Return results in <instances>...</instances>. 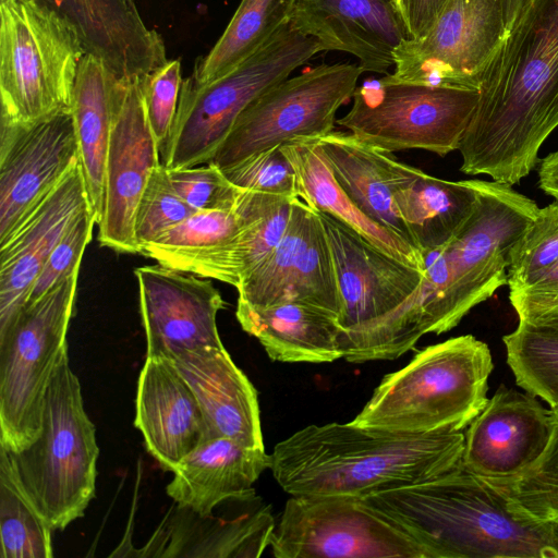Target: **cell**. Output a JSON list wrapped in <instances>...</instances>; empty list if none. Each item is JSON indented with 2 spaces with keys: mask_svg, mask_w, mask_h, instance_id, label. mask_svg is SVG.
Returning <instances> with one entry per match:
<instances>
[{
  "mask_svg": "<svg viewBox=\"0 0 558 558\" xmlns=\"http://www.w3.org/2000/svg\"><path fill=\"white\" fill-rule=\"evenodd\" d=\"M460 170L514 185L558 126V0H532L476 80Z\"/></svg>",
  "mask_w": 558,
  "mask_h": 558,
  "instance_id": "1",
  "label": "cell"
},
{
  "mask_svg": "<svg viewBox=\"0 0 558 558\" xmlns=\"http://www.w3.org/2000/svg\"><path fill=\"white\" fill-rule=\"evenodd\" d=\"M362 499L421 544L428 558H558V524L525 514L500 483L461 460L427 481Z\"/></svg>",
  "mask_w": 558,
  "mask_h": 558,
  "instance_id": "2",
  "label": "cell"
},
{
  "mask_svg": "<svg viewBox=\"0 0 558 558\" xmlns=\"http://www.w3.org/2000/svg\"><path fill=\"white\" fill-rule=\"evenodd\" d=\"M462 430L424 434L349 423L308 425L278 442L270 470L291 496L364 498L433 478L460 462Z\"/></svg>",
  "mask_w": 558,
  "mask_h": 558,
  "instance_id": "3",
  "label": "cell"
},
{
  "mask_svg": "<svg viewBox=\"0 0 558 558\" xmlns=\"http://www.w3.org/2000/svg\"><path fill=\"white\" fill-rule=\"evenodd\" d=\"M318 215L336 270L344 359L351 363L398 359L424 336L420 308L424 271L328 214Z\"/></svg>",
  "mask_w": 558,
  "mask_h": 558,
  "instance_id": "4",
  "label": "cell"
},
{
  "mask_svg": "<svg viewBox=\"0 0 558 558\" xmlns=\"http://www.w3.org/2000/svg\"><path fill=\"white\" fill-rule=\"evenodd\" d=\"M493 368L489 348L472 335L428 345L387 374L351 423L411 434L462 430L488 402Z\"/></svg>",
  "mask_w": 558,
  "mask_h": 558,
  "instance_id": "5",
  "label": "cell"
},
{
  "mask_svg": "<svg viewBox=\"0 0 558 558\" xmlns=\"http://www.w3.org/2000/svg\"><path fill=\"white\" fill-rule=\"evenodd\" d=\"M4 450L23 490L53 531L84 515L96 494L99 448L68 350L45 395L39 436L19 452Z\"/></svg>",
  "mask_w": 558,
  "mask_h": 558,
  "instance_id": "6",
  "label": "cell"
},
{
  "mask_svg": "<svg viewBox=\"0 0 558 558\" xmlns=\"http://www.w3.org/2000/svg\"><path fill=\"white\" fill-rule=\"evenodd\" d=\"M318 41L289 24L240 63L206 83L183 80L160 160L167 169L207 163L241 112L264 92L320 52Z\"/></svg>",
  "mask_w": 558,
  "mask_h": 558,
  "instance_id": "7",
  "label": "cell"
},
{
  "mask_svg": "<svg viewBox=\"0 0 558 558\" xmlns=\"http://www.w3.org/2000/svg\"><path fill=\"white\" fill-rule=\"evenodd\" d=\"M86 53L75 27L41 0H0V120L33 123L70 109Z\"/></svg>",
  "mask_w": 558,
  "mask_h": 558,
  "instance_id": "8",
  "label": "cell"
},
{
  "mask_svg": "<svg viewBox=\"0 0 558 558\" xmlns=\"http://www.w3.org/2000/svg\"><path fill=\"white\" fill-rule=\"evenodd\" d=\"M78 271L25 305L0 333V446L11 452L40 434L44 399L73 315Z\"/></svg>",
  "mask_w": 558,
  "mask_h": 558,
  "instance_id": "9",
  "label": "cell"
},
{
  "mask_svg": "<svg viewBox=\"0 0 558 558\" xmlns=\"http://www.w3.org/2000/svg\"><path fill=\"white\" fill-rule=\"evenodd\" d=\"M466 87L399 83L386 76L356 87L350 110L336 123L360 141L392 153L458 150L478 102Z\"/></svg>",
  "mask_w": 558,
  "mask_h": 558,
  "instance_id": "10",
  "label": "cell"
},
{
  "mask_svg": "<svg viewBox=\"0 0 558 558\" xmlns=\"http://www.w3.org/2000/svg\"><path fill=\"white\" fill-rule=\"evenodd\" d=\"M363 72L356 63H323L278 83L241 112L211 162L221 169L295 138L329 134Z\"/></svg>",
  "mask_w": 558,
  "mask_h": 558,
  "instance_id": "11",
  "label": "cell"
},
{
  "mask_svg": "<svg viewBox=\"0 0 558 558\" xmlns=\"http://www.w3.org/2000/svg\"><path fill=\"white\" fill-rule=\"evenodd\" d=\"M477 203L447 243L450 279L446 293L448 331L476 305L508 284L511 251L539 207L511 185L473 180Z\"/></svg>",
  "mask_w": 558,
  "mask_h": 558,
  "instance_id": "12",
  "label": "cell"
},
{
  "mask_svg": "<svg viewBox=\"0 0 558 558\" xmlns=\"http://www.w3.org/2000/svg\"><path fill=\"white\" fill-rule=\"evenodd\" d=\"M269 546L277 558H428L410 535L349 496H292Z\"/></svg>",
  "mask_w": 558,
  "mask_h": 558,
  "instance_id": "13",
  "label": "cell"
},
{
  "mask_svg": "<svg viewBox=\"0 0 558 558\" xmlns=\"http://www.w3.org/2000/svg\"><path fill=\"white\" fill-rule=\"evenodd\" d=\"M508 34L501 0H446L420 38L395 51L399 83L476 88L478 74Z\"/></svg>",
  "mask_w": 558,
  "mask_h": 558,
  "instance_id": "14",
  "label": "cell"
},
{
  "mask_svg": "<svg viewBox=\"0 0 558 558\" xmlns=\"http://www.w3.org/2000/svg\"><path fill=\"white\" fill-rule=\"evenodd\" d=\"M142 80L117 77L113 84L104 208L97 225L100 245L125 254L138 253L135 210L150 174L161 165L145 112Z\"/></svg>",
  "mask_w": 558,
  "mask_h": 558,
  "instance_id": "15",
  "label": "cell"
},
{
  "mask_svg": "<svg viewBox=\"0 0 558 558\" xmlns=\"http://www.w3.org/2000/svg\"><path fill=\"white\" fill-rule=\"evenodd\" d=\"M235 288L238 301L252 306L303 302L339 316L336 270L318 213L299 197L294 198L281 240Z\"/></svg>",
  "mask_w": 558,
  "mask_h": 558,
  "instance_id": "16",
  "label": "cell"
},
{
  "mask_svg": "<svg viewBox=\"0 0 558 558\" xmlns=\"http://www.w3.org/2000/svg\"><path fill=\"white\" fill-rule=\"evenodd\" d=\"M77 161L71 108L33 123L0 120V244Z\"/></svg>",
  "mask_w": 558,
  "mask_h": 558,
  "instance_id": "17",
  "label": "cell"
},
{
  "mask_svg": "<svg viewBox=\"0 0 558 558\" xmlns=\"http://www.w3.org/2000/svg\"><path fill=\"white\" fill-rule=\"evenodd\" d=\"M146 337V355L171 359L223 347L217 314L226 303L210 279L160 264L134 270Z\"/></svg>",
  "mask_w": 558,
  "mask_h": 558,
  "instance_id": "18",
  "label": "cell"
},
{
  "mask_svg": "<svg viewBox=\"0 0 558 558\" xmlns=\"http://www.w3.org/2000/svg\"><path fill=\"white\" fill-rule=\"evenodd\" d=\"M551 430V409L501 385L468 426L461 462L493 481L514 478L543 453Z\"/></svg>",
  "mask_w": 558,
  "mask_h": 558,
  "instance_id": "19",
  "label": "cell"
},
{
  "mask_svg": "<svg viewBox=\"0 0 558 558\" xmlns=\"http://www.w3.org/2000/svg\"><path fill=\"white\" fill-rule=\"evenodd\" d=\"M90 206L81 161L0 244V333L12 324L63 234Z\"/></svg>",
  "mask_w": 558,
  "mask_h": 558,
  "instance_id": "20",
  "label": "cell"
},
{
  "mask_svg": "<svg viewBox=\"0 0 558 558\" xmlns=\"http://www.w3.org/2000/svg\"><path fill=\"white\" fill-rule=\"evenodd\" d=\"M290 25L314 37L322 51L356 57L363 71L387 74L409 38L392 0H299Z\"/></svg>",
  "mask_w": 558,
  "mask_h": 558,
  "instance_id": "21",
  "label": "cell"
},
{
  "mask_svg": "<svg viewBox=\"0 0 558 558\" xmlns=\"http://www.w3.org/2000/svg\"><path fill=\"white\" fill-rule=\"evenodd\" d=\"M134 425L149 454L168 472L209 439L191 387L169 360L159 356L146 355L140 372Z\"/></svg>",
  "mask_w": 558,
  "mask_h": 558,
  "instance_id": "22",
  "label": "cell"
},
{
  "mask_svg": "<svg viewBox=\"0 0 558 558\" xmlns=\"http://www.w3.org/2000/svg\"><path fill=\"white\" fill-rule=\"evenodd\" d=\"M77 31L86 53L119 80L144 78L167 59L161 36L143 21L135 0H41Z\"/></svg>",
  "mask_w": 558,
  "mask_h": 558,
  "instance_id": "23",
  "label": "cell"
},
{
  "mask_svg": "<svg viewBox=\"0 0 558 558\" xmlns=\"http://www.w3.org/2000/svg\"><path fill=\"white\" fill-rule=\"evenodd\" d=\"M167 360L194 392L209 439L228 437L264 448L257 391L225 347L186 351Z\"/></svg>",
  "mask_w": 558,
  "mask_h": 558,
  "instance_id": "24",
  "label": "cell"
},
{
  "mask_svg": "<svg viewBox=\"0 0 558 558\" xmlns=\"http://www.w3.org/2000/svg\"><path fill=\"white\" fill-rule=\"evenodd\" d=\"M317 143L336 181L356 207L416 248L397 210L395 194L423 170L365 144L350 132L332 131L317 138Z\"/></svg>",
  "mask_w": 558,
  "mask_h": 558,
  "instance_id": "25",
  "label": "cell"
},
{
  "mask_svg": "<svg viewBox=\"0 0 558 558\" xmlns=\"http://www.w3.org/2000/svg\"><path fill=\"white\" fill-rule=\"evenodd\" d=\"M267 469L270 454L265 448L215 437L203 441L178 463L166 493L179 508L207 518L222 502L255 493L253 484Z\"/></svg>",
  "mask_w": 558,
  "mask_h": 558,
  "instance_id": "26",
  "label": "cell"
},
{
  "mask_svg": "<svg viewBox=\"0 0 558 558\" xmlns=\"http://www.w3.org/2000/svg\"><path fill=\"white\" fill-rule=\"evenodd\" d=\"M296 198V197H295ZM294 198L241 190L236 207L243 223L227 243L177 259L167 267L234 288L279 243Z\"/></svg>",
  "mask_w": 558,
  "mask_h": 558,
  "instance_id": "27",
  "label": "cell"
},
{
  "mask_svg": "<svg viewBox=\"0 0 558 558\" xmlns=\"http://www.w3.org/2000/svg\"><path fill=\"white\" fill-rule=\"evenodd\" d=\"M235 316L272 361L328 363L344 357L338 315L323 307L303 302L259 307L238 301Z\"/></svg>",
  "mask_w": 558,
  "mask_h": 558,
  "instance_id": "28",
  "label": "cell"
},
{
  "mask_svg": "<svg viewBox=\"0 0 558 558\" xmlns=\"http://www.w3.org/2000/svg\"><path fill=\"white\" fill-rule=\"evenodd\" d=\"M296 175L298 197L317 213L328 214L387 254L424 271L423 257L409 242L363 214L336 181L317 138L281 145Z\"/></svg>",
  "mask_w": 558,
  "mask_h": 558,
  "instance_id": "29",
  "label": "cell"
},
{
  "mask_svg": "<svg viewBox=\"0 0 558 558\" xmlns=\"http://www.w3.org/2000/svg\"><path fill=\"white\" fill-rule=\"evenodd\" d=\"M116 78L99 58L85 53L78 65L72 94L71 112L80 161L97 225L104 208L105 171L112 126V89Z\"/></svg>",
  "mask_w": 558,
  "mask_h": 558,
  "instance_id": "30",
  "label": "cell"
},
{
  "mask_svg": "<svg viewBox=\"0 0 558 558\" xmlns=\"http://www.w3.org/2000/svg\"><path fill=\"white\" fill-rule=\"evenodd\" d=\"M476 203L473 180L448 181L424 171L395 194L397 210L420 252L449 243Z\"/></svg>",
  "mask_w": 558,
  "mask_h": 558,
  "instance_id": "31",
  "label": "cell"
},
{
  "mask_svg": "<svg viewBox=\"0 0 558 558\" xmlns=\"http://www.w3.org/2000/svg\"><path fill=\"white\" fill-rule=\"evenodd\" d=\"M299 0H241L226 29L191 76L206 83L254 53L288 26Z\"/></svg>",
  "mask_w": 558,
  "mask_h": 558,
  "instance_id": "32",
  "label": "cell"
},
{
  "mask_svg": "<svg viewBox=\"0 0 558 558\" xmlns=\"http://www.w3.org/2000/svg\"><path fill=\"white\" fill-rule=\"evenodd\" d=\"M52 532L23 490L0 446V557L50 558Z\"/></svg>",
  "mask_w": 558,
  "mask_h": 558,
  "instance_id": "33",
  "label": "cell"
},
{
  "mask_svg": "<svg viewBox=\"0 0 558 558\" xmlns=\"http://www.w3.org/2000/svg\"><path fill=\"white\" fill-rule=\"evenodd\" d=\"M502 341L518 386L558 407V329L519 322Z\"/></svg>",
  "mask_w": 558,
  "mask_h": 558,
  "instance_id": "34",
  "label": "cell"
},
{
  "mask_svg": "<svg viewBox=\"0 0 558 558\" xmlns=\"http://www.w3.org/2000/svg\"><path fill=\"white\" fill-rule=\"evenodd\" d=\"M243 223L236 205L232 209L198 210L143 245L138 254L162 266L229 242Z\"/></svg>",
  "mask_w": 558,
  "mask_h": 558,
  "instance_id": "35",
  "label": "cell"
},
{
  "mask_svg": "<svg viewBox=\"0 0 558 558\" xmlns=\"http://www.w3.org/2000/svg\"><path fill=\"white\" fill-rule=\"evenodd\" d=\"M553 412V430L538 459L519 476L496 481L513 505L525 514L558 524V407Z\"/></svg>",
  "mask_w": 558,
  "mask_h": 558,
  "instance_id": "36",
  "label": "cell"
},
{
  "mask_svg": "<svg viewBox=\"0 0 558 558\" xmlns=\"http://www.w3.org/2000/svg\"><path fill=\"white\" fill-rule=\"evenodd\" d=\"M558 262V201L539 208L511 251L508 286L519 290L535 284Z\"/></svg>",
  "mask_w": 558,
  "mask_h": 558,
  "instance_id": "37",
  "label": "cell"
},
{
  "mask_svg": "<svg viewBox=\"0 0 558 558\" xmlns=\"http://www.w3.org/2000/svg\"><path fill=\"white\" fill-rule=\"evenodd\" d=\"M196 211L177 193L166 167L159 165L150 174L135 210L134 235L138 251Z\"/></svg>",
  "mask_w": 558,
  "mask_h": 558,
  "instance_id": "38",
  "label": "cell"
},
{
  "mask_svg": "<svg viewBox=\"0 0 558 558\" xmlns=\"http://www.w3.org/2000/svg\"><path fill=\"white\" fill-rule=\"evenodd\" d=\"M221 170L241 190L298 197L295 171L281 145L255 153Z\"/></svg>",
  "mask_w": 558,
  "mask_h": 558,
  "instance_id": "39",
  "label": "cell"
},
{
  "mask_svg": "<svg viewBox=\"0 0 558 558\" xmlns=\"http://www.w3.org/2000/svg\"><path fill=\"white\" fill-rule=\"evenodd\" d=\"M96 225L97 218L93 208L87 206L54 246L35 280L24 306L36 302L80 270L83 254L92 240Z\"/></svg>",
  "mask_w": 558,
  "mask_h": 558,
  "instance_id": "40",
  "label": "cell"
},
{
  "mask_svg": "<svg viewBox=\"0 0 558 558\" xmlns=\"http://www.w3.org/2000/svg\"><path fill=\"white\" fill-rule=\"evenodd\" d=\"M167 171L177 193L195 209L220 210L235 207L241 189L232 184L214 162Z\"/></svg>",
  "mask_w": 558,
  "mask_h": 558,
  "instance_id": "41",
  "label": "cell"
},
{
  "mask_svg": "<svg viewBox=\"0 0 558 558\" xmlns=\"http://www.w3.org/2000/svg\"><path fill=\"white\" fill-rule=\"evenodd\" d=\"M182 83L178 59L168 60L142 80L145 112L159 150L172 128Z\"/></svg>",
  "mask_w": 558,
  "mask_h": 558,
  "instance_id": "42",
  "label": "cell"
},
{
  "mask_svg": "<svg viewBox=\"0 0 558 558\" xmlns=\"http://www.w3.org/2000/svg\"><path fill=\"white\" fill-rule=\"evenodd\" d=\"M519 322L558 329V262L535 284L509 291Z\"/></svg>",
  "mask_w": 558,
  "mask_h": 558,
  "instance_id": "43",
  "label": "cell"
},
{
  "mask_svg": "<svg viewBox=\"0 0 558 558\" xmlns=\"http://www.w3.org/2000/svg\"><path fill=\"white\" fill-rule=\"evenodd\" d=\"M446 0H408L405 27L409 38L422 37Z\"/></svg>",
  "mask_w": 558,
  "mask_h": 558,
  "instance_id": "44",
  "label": "cell"
},
{
  "mask_svg": "<svg viewBox=\"0 0 558 558\" xmlns=\"http://www.w3.org/2000/svg\"><path fill=\"white\" fill-rule=\"evenodd\" d=\"M538 186L547 195L558 201V150L541 160L538 168Z\"/></svg>",
  "mask_w": 558,
  "mask_h": 558,
  "instance_id": "45",
  "label": "cell"
},
{
  "mask_svg": "<svg viewBox=\"0 0 558 558\" xmlns=\"http://www.w3.org/2000/svg\"><path fill=\"white\" fill-rule=\"evenodd\" d=\"M531 1L532 0H501L508 33L527 9Z\"/></svg>",
  "mask_w": 558,
  "mask_h": 558,
  "instance_id": "46",
  "label": "cell"
},
{
  "mask_svg": "<svg viewBox=\"0 0 558 558\" xmlns=\"http://www.w3.org/2000/svg\"><path fill=\"white\" fill-rule=\"evenodd\" d=\"M398 13L405 24L407 20V10H408V0H392Z\"/></svg>",
  "mask_w": 558,
  "mask_h": 558,
  "instance_id": "47",
  "label": "cell"
}]
</instances>
